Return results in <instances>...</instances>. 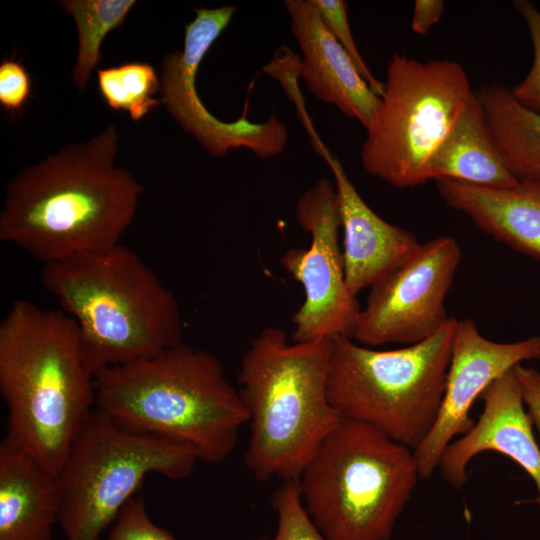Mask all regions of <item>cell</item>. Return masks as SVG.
<instances>
[{
  "instance_id": "5",
  "label": "cell",
  "mask_w": 540,
  "mask_h": 540,
  "mask_svg": "<svg viewBox=\"0 0 540 540\" xmlns=\"http://www.w3.org/2000/svg\"><path fill=\"white\" fill-rule=\"evenodd\" d=\"M41 279L76 322L94 375L183 342L174 293L122 244L46 264Z\"/></svg>"
},
{
  "instance_id": "25",
  "label": "cell",
  "mask_w": 540,
  "mask_h": 540,
  "mask_svg": "<svg viewBox=\"0 0 540 540\" xmlns=\"http://www.w3.org/2000/svg\"><path fill=\"white\" fill-rule=\"evenodd\" d=\"M513 6L528 27L533 46V62L525 78L511 91L523 106L540 113V10L527 0L514 1Z\"/></svg>"
},
{
  "instance_id": "21",
  "label": "cell",
  "mask_w": 540,
  "mask_h": 540,
  "mask_svg": "<svg viewBox=\"0 0 540 540\" xmlns=\"http://www.w3.org/2000/svg\"><path fill=\"white\" fill-rule=\"evenodd\" d=\"M60 3L72 15L77 27L78 55L72 78L81 92L101 59L103 39L124 22L136 1L66 0Z\"/></svg>"
},
{
  "instance_id": "10",
  "label": "cell",
  "mask_w": 540,
  "mask_h": 540,
  "mask_svg": "<svg viewBox=\"0 0 540 540\" xmlns=\"http://www.w3.org/2000/svg\"><path fill=\"white\" fill-rule=\"evenodd\" d=\"M296 220L311 236L308 249L292 248L281 257L283 268L301 283L305 300L293 314V342L353 338L361 308L348 289L341 215L335 185L327 178L307 189L296 204Z\"/></svg>"
},
{
  "instance_id": "28",
  "label": "cell",
  "mask_w": 540,
  "mask_h": 540,
  "mask_svg": "<svg viewBox=\"0 0 540 540\" xmlns=\"http://www.w3.org/2000/svg\"><path fill=\"white\" fill-rule=\"evenodd\" d=\"M527 412L540 436V371L522 364L514 368Z\"/></svg>"
},
{
  "instance_id": "14",
  "label": "cell",
  "mask_w": 540,
  "mask_h": 540,
  "mask_svg": "<svg viewBox=\"0 0 540 540\" xmlns=\"http://www.w3.org/2000/svg\"><path fill=\"white\" fill-rule=\"evenodd\" d=\"M514 368L483 391L480 398L484 408L478 421L447 446L438 468L448 483L460 488L468 478L467 467L475 456L485 451L501 453L531 477L538 493L534 501L540 506V448Z\"/></svg>"
},
{
  "instance_id": "4",
  "label": "cell",
  "mask_w": 540,
  "mask_h": 540,
  "mask_svg": "<svg viewBox=\"0 0 540 540\" xmlns=\"http://www.w3.org/2000/svg\"><path fill=\"white\" fill-rule=\"evenodd\" d=\"M332 339L287 340L263 329L242 356L239 393L250 437L245 462L259 481H298L343 420L328 397Z\"/></svg>"
},
{
  "instance_id": "19",
  "label": "cell",
  "mask_w": 540,
  "mask_h": 540,
  "mask_svg": "<svg viewBox=\"0 0 540 540\" xmlns=\"http://www.w3.org/2000/svg\"><path fill=\"white\" fill-rule=\"evenodd\" d=\"M427 178L492 188L513 186L519 181L504 162L477 92L473 91L432 157Z\"/></svg>"
},
{
  "instance_id": "20",
  "label": "cell",
  "mask_w": 540,
  "mask_h": 540,
  "mask_svg": "<svg viewBox=\"0 0 540 540\" xmlns=\"http://www.w3.org/2000/svg\"><path fill=\"white\" fill-rule=\"evenodd\" d=\"M477 95L508 169L519 181L540 182V113L503 84H484Z\"/></svg>"
},
{
  "instance_id": "24",
  "label": "cell",
  "mask_w": 540,
  "mask_h": 540,
  "mask_svg": "<svg viewBox=\"0 0 540 540\" xmlns=\"http://www.w3.org/2000/svg\"><path fill=\"white\" fill-rule=\"evenodd\" d=\"M316 6L319 15L335 37L338 43L348 54L358 72L367 82L373 92L379 97L382 96L385 84L380 82L372 74L369 66L360 54L359 49L353 39L348 20V6L344 0H312Z\"/></svg>"
},
{
  "instance_id": "16",
  "label": "cell",
  "mask_w": 540,
  "mask_h": 540,
  "mask_svg": "<svg viewBox=\"0 0 540 540\" xmlns=\"http://www.w3.org/2000/svg\"><path fill=\"white\" fill-rule=\"evenodd\" d=\"M284 7L302 53L299 70L307 88L366 129L379 108L380 97L328 30L312 0H286Z\"/></svg>"
},
{
  "instance_id": "17",
  "label": "cell",
  "mask_w": 540,
  "mask_h": 540,
  "mask_svg": "<svg viewBox=\"0 0 540 540\" xmlns=\"http://www.w3.org/2000/svg\"><path fill=\"white\" fill-rule=\"evenodd\" d=\"M59 513L57 475L5 436L0 444V540H53Z\"/></svg>"
},
{
  "instance_id": "26",
  "label": "cell",
  "mask_w": 540,
  "mask_h": 540,
  "mask_svg": "<svg viewBox=\"0 0 540 540\" xmlns=\"http://www.w3.org/2000/svg\"><path fill=\"white\" fill-rule=\"evenodd\" d=\"M106 540H178L150 518L144 498L135 495L121 510Z\"/></svg>"
},
{
  "instance_id": "15",
  "label": "cell",
  "mask_w": 540,
  "mask_h": 540,
  "mask_svg": "<svg viewBox=\"0 0 540 540\" xmlns=\"http://www.w3.org/2000/svg\"><path fill=\"white\" fill-rule=\"evenodd\" d=\"M328 164L338 197L349 291L357 296L408 260L421 246L410 231L388 223L363 200L340 160L322 142L314 148Z\"/></svg>"
},
{
  "instance_id": "3",
  "label": "cell",
  "mask_w": 540,
  "mask_h": 540,
  "mask_svg": "<svg viewBox=\"0 0 540 540\" xmlns=\"http://www.w3.org/2000/svg\"><path fill=\"white\" fill-rule=\"evenodd\" d=\"M96 408L133 431L190 445L216 464L234 451L249 416L210 352L183 342L95 375Z\"/></svg>"
},
{
  "instance_id": "12",
  "label": "cell",
  "mask_w": 540,
  "mask_h": 540,
  "mask_svg": "<svg viewBox=\"0 0 540 540\" xmlns=\"http://www.w3.org/2000/svg\"><path fill=\"white\" fill-rule=\"evenodd\" d=\"M461 260L450 236L421 244L402 265L370 288L353 340L366 346L416 344L450 319L444 302Z\"/></svg>"
},
{
  "instance_id": "27",
  "label": "cell",
  "mask_w": 540,
  "mask_h": 540,
  "mask_svg": "<svg viewBox=\"0 0 540 540\" xmlns=\"http://www.w3.org/2000/svg\"><path fill=\"white\" fill-rule=\"evenodd\" d=\"M31 93V79L21 62L4 59L0 65V104L11 114L19 113Z\"/></svg>"
},
{
  "instance_id": "18",
  "label": "cell",
  "mask_w": 540,
  "mask_h": 540,
  "mask_svg": "<svg viewBox=\"0 0 540 540\" xmlns=\"http://www.w3.org/2000/svg\"><path fill=\"white\" fill-rule=\"evenodd\" d=\"M435 181L449 207L465 214L494 239L540 260V182L518 181L492 188Z\"/></svg>"
},
{
  "instance_id": "1",
  "label": "cell",
  "mask_w": 540,
  "mask_h": 540,
  "mask_svg": "<svg viewBox=\"0 0 540 540\" xmlns=\"http://www.w3.org/2000/svg\"><path fill=\"white\" fill-rule=\"evenodd\" d=\"M114 125L17 174L0 212V240L44 265L112 248L133 222L142 186L116 167Z\"/></svg>"
},
{
  "instance_id": "29",
  "label": "cell",
  "mask_w": 540,
  "mask_h": 540,
  "mask_svg": "<svg viewBox=\"0 0 540 540\" xmlns=\"http://www.w3.org/2000/svg\"><path fill=\"white\" fill-rule=\"evenodd\" d=\"M444 2L442 0H417L414 3L411 29L419 35L427 34L440 21Z\"/></svg>"
},
{
  "instance_id": "8",
  "label": "cell",
  "mask_w": 540,
  "mask_h": 540,
  "mask_svg": "<svg viewBox=\"0 0 540 540\" xmlns=\"http://www.w3.org/2000/svg\"><path fill=\"white\" fill-rule=\"evenodd\" d=\"M198 460L190 445L133 431L95 407L57 474L65 540H101L149 474L181 480Z\"/></svg>"
},
{
  "instance_id": "9",
  "label": "cell",
  "mask_w": 540,
  "mask_h": 540,
  "mask_svg": "<svg viewBox=\"0 0 540 540\" xmlns=\"http://www.w3.org/2000/svg\"><path fill=\"white\" fill-rule=\"evenodd\" d=\"M379 108L366 128L364 170L397 188L428 181L427 169L473 93L464 68L449 59L395 53Z\"/></svg>"
},
{
  "instance_id": "22",
  "label": "cell",
  "mask_w": 540,
  "mask_h": 540,
  "mask_svg": "<svg viewBox=\"0 0 540 540\" xmlns=\"http://www.w3.org/2000/svg\"><path fill=\"white\" fill-rule=\"evenodd\" d=\"M98 88L102 98L113 110H125L138 121L161 104L154 95L160 81L152 65L142 62L125 63L107 69H97Z\"/></svg>"
},
{
  "instance_id": "23",
  "label": "cell",
  "mask_w": 540,
  "mask_h": 540,
  "mask_svg": "<svg viewBox=\"0 0 540 540\" xmlns=\"http://www.w3.org/2000/svg\"><path fill=\"white\" fill-rule=\"evenodd\" d=\"M277 526L270 539L257 540H326L309 517L303 505L298 481H285L271 501Z\"/></svg>"
},
{
  "instance_id": "13",
  "label": "cell",
  "mask_w": 540,
  "mask_h": 540,
  "mask_svg": "<svg viewBox=\"0 0 540 540\" xmlns=\"http://www.w3.org/2000/svg\"><path fill=\"white\" fill-rule=\"evenodd\" d=\"M539 359L540 336L500 343L482 336L472 319L457 320L437 418L413 450L420 477L432 475L447 446L471 429L470 410L491 382L525 361Z\"/></svg>"
},
{
  "instance_id": "7",
  "label": "cell",
  "mask_w": 540,
  "mask_h": 540,
  "mask_svg": "<svg viewBox=\"0 0 540 540\" xmlns=\"http://www.w3.org/2000/svg\"><path fill=\"white\" fill-rule=\"evenodd\" d=\"M457 319L433 336L394 350L332 339L328 397L343 419L366 423L416 449L442 402Z\"/></svg>"
},
{
  "instance_id": "6",
  "label": "cell",
  "mask_w": 540,
  "mask_h": 540,
  "mask_svg": "<svg viewBox=\"0 0 540 540\" xmlns=\"http://www.w3.org/2000/svg\"><path fill=\"white\" fill-rule=\"evenodd\" d=\"M419 477L413 449L366 423L343 419L298 485L326 540H390Z\"/></svg>"
},
{
  "instance_id": "11",
  "label": "cell",
  "mask_w": 540,
  "mask_h": 540,
  "mask_svg": "<svg viewBox=\"0 0 540 540\" xmlns=\"http://www.w3.org/2000/svg\"><path fill=\"white\" fill-rule=\"evenodd\" d=\"M236 6L195 9V18L185 26L182 51L165 56L160 81L161 102L171 116L214 157L231 149L245 148L259 158L284 152L288 142L286 124L276 116L262 123L246 115L224 122L212 115L198 96L196 76L208 50L228 27Z\"/></svg>"
},
{
  "instance_id": "2",
  "label": "cell",
  "mask_w": 540,
  "mask_h": 540,
  "mask_svg": "<svg viewBox=\"0 0 540 540\" xmlns=\"http://www.w3.org/2000/svg\"><path fill=\"white\" fill-rule=\"evenodd\" d=\"M0 393L5 436L57 475L96 407L95 375L68 314L12 302L0 323Z\"/></svg>"
}]
</instances>
